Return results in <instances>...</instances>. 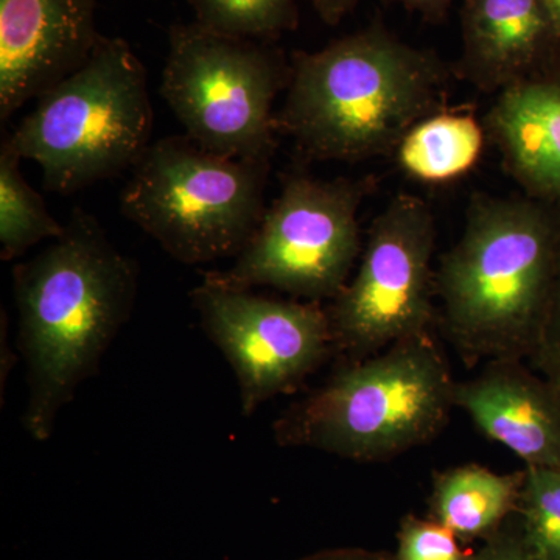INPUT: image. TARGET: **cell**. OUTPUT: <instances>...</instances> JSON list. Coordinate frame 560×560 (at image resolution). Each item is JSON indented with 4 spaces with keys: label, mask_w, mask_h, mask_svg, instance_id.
<instances>
[{
    "label": "cell",
    "mask_w": 560,
    "mask_h": 560,
    "mask_svg": "<svg viewBox=\"0 0 560 560\" xmlns=\"http://www.w3.org/2000/svg\"><path fill=\"white\" fill-rule=\"evenodd\" d=\"M434 248L430 206L396 195L372 221L355 276L327 311L335 352L357 361L430 334L438 323Z\"/></svg>",
    "instance_id": "9c48e42d"
},
{
    "label": "cell",
    "mask_w": 560,
    "mask_h": 560,
    "mask_svg": "<svg viewBox=\"0 0 560 560\" xmlns=\"http://www.w3.org/2000/svg\"><path fill=\"white\" fill-rule=\"evenodd\" d=\"M488 132L471 114L441 113L425 117L397 147L401 171L422 183L459 178L480 161Z\"/></svg>",
    "instance_id": "2e32d148"
},
{
    "label": "cell",
    "mask_w": 560,
    "mask_h": 560,
    "mask_svg": "<svg viewBox=\"0 0 560 560\" xmlns=\"http://www.w3.org/2000/svg\"><path fill=\"white\" fill-rule=\"evenodd\" d=\"M371 179H315L293 173L230 270L205 280L250 290L271 287L319 302L340 294L361 249L359 212Z\"/></svg>",
    "instance_id": "ba28073f"
},
{
    "label": "cell",
    "mask_w": 560,
    "mask_h": 560,
    "mask_svg": "<svg viewBox=\"0 0 560 560\" xmlns=\"http://www.w3.org/2000/svg\"><path fill=\"white\" fill-rule=\"evenodd\" d=\"M97 0H0V120L90 60Z\"/></svg>",
    "instance_id": "8fae6325"
},
{
    "label": "cell",
    "mask_w": 560,
    "mask_h": 560,
    "mask_svg": "<svg viewBox=\"0 0 560 560\" xmlns=\"http://www.w3.org/2000/svg\"><path fill=\"white\" fill-rule=\"evenodd\" d=\"M270 164L160 139L132 167L120 210L180 264L237 257L264 219Z\"/></svg>",
    "instance_id": "8992f818"
},
{
    "label": "cell",
    "mask_w": 560,
    "mask_h": 560,
    "mask_svg": "<svg viewBox=\"0 0 560 560\" xmlns=\"http://www.w3.org/2000/svg\"><path fill=\"white\" fill-rule=\"evenodd\" d=\"M560 39V0H541Z\"/></svg>",
    "instance_id": "4316f807"
},
{
    "label": "cell",
    "mask_w": 560,
    "mask_h": 560,
    "mask_svg": "<svg viewBox=\"0 0 560 560\" xmlns=\"http://www.w3.org/2000/svg\"><path fill=\"white\" fill-rule=\"evenodd\" d=\"M202 329L237 377L243 416L291 393L334 350L319 302L282 301L202 280L190 293Z\"/></svg>",
    "instance_id": "30bf717a"
},
{
    "label": "cell",
    "mask_w": 560,
    "mask_h": 560,
    "mask_svg": "<svg viewBox=\"0 0 560 560\" xmlns=\"http://www.w3.org/2000/svg\"><path fill=\"white\" fill-rule=\"evenodd\" d=\"M300 560H396L378 551L363 550V548H334L305 556Z\"/></svg>",
    "instance_id": "d4e9b609"
},
{
    "label": "cell",
    "mask_w": 560,
    "mask_h": 560,
    "mask_svg": "<svg viewBox=\"0 0 560 560\" xmlns=\"http://www.w3.org/2000/svg\"><path fill=\"white\" fill-rule=\"evenodd\" d=\"M474 552L464 550L459 537L433 518L408 515L397 533L396 560H471Z\"/></svg>",
    "instance_id": "ffe728a7"
},
{
    "label": "cell",
    "mask_w": 560,
    "mask_h": 560,
    "mask_svg": "<svg viewBox=\"0 0 560 560\" xmlns=\"http://www.w3.org/2000/svg\"><path fill=\"white\" fill-rule=\"evenodd\" d=\"M534 370L540 372L547 378L548 385L551 386L552 394H555L560 407V363L541 364V366L534 368Z\"/></svg>",
    "instance_id": "484cf974"
},
{
    "label": "cell",
    "mask_w": 560,
    "mask_h": 560,
    "mask_svg": "<svg viewBox=\"0 0 560 560\" xmlns=\"http://www.w3.org/2000/svg\"><path fill=\"white\" fill-rule=\"evenodd\" d=\"M460 39L453 73L482 92L560 72V39L541 0H463Z\"/></svg>",
    "instance_id": "7c38bea8"
},
{
    "label": "cell",
    "mask_w": 560,
    "mask_h": 560,
    "mask_svg": "<svg viewBox=\"0 0 560 560\" xmlns=\"http://www.w3.org/2000/svg\"><path fill=\"white\" fill-rule=\"evenodd\" d=\"M528 361L533 368H539L541 364L548 363H560V249L555 279H552L547 316H545L544 327H541L539 346H537L536 352Z\"/></svg>",
    "instance_id": "7402d4cb"
},
{
    "label": "cell",
    "mask_w": 560,
    "mask_h": 560,
    "mask_svg": "<svg viewBox=\"0 0 560 560\" xmlns=\"http://www.w3.org/2000/svg\"><path fill=\"white\" fill-rule=\"evenodd\" d=\"M560 249V209L475 194L436 270L438 323L464 363L529 360L539 346Z\"/></svg>",
    "instance_id": "3957f363"
},
{
    "label": "cell",
    "mask_w": 560,
    "mask_h": 560,
    "mask_svg": "<svg viewBox=\"0 0 560 560\" xmlns=\"http://www.w3.org/2000/svg\"><path fill=\"white\" fill-rule=\"evenodd\" d=\"M275 130L308 160L359 162L396 153L425 117L444 110L453 70L436 51L404 43L381 21L291 55Z\"/></svg>",
    "instance_id": "7a4b0ae2"
},
{
    "label": "cell",
    "mask_w": 560,
    "mask_h": 560,
    "mask_svg": "<svg viewBox=\"0 0 560 560\" xmlns=\"http://www.w3.org/2000/svg\"><path fill=\"white\" fill-rule=\"evenodd\" d=\"M482 125L526 197L560 209V72L501 91Z\"/></svg>",
    "instance_id": "5bb4252c"
},
{
    "label": "cell",
    "mask_w": 560,
    "mask_h": 560,
    "mask_svg": "<svg viewBox=\"0 0 560 560\" xmlns=\"http://www.w3.org/2000/svg\"><path fill=\"white\" fill-rule=\"evenodd\" d=\"M517 514L537 558L560 560V469L525 467Z\"/></svg>",
    "instance_id": "d6986e66"
},
{
    "label": "cell",
    "mask_w": 560,
    "mask_h": 560,
    "mask_svg": "<svg viewBox=\"0 0 560 560\" xmlns=\"http://www.w3.org/2000/svg\"><path fill=\"white\" fill-rule=\"evenodd\" d=\"M525 467L499 474L478 466L453 467L434 475L430 518L459 539H488L521 506Z\"/></svg>",
    "instance_id": "9a60e30c"
},
{
    "label": "cell",
    "mask_w": 560,
    "mask_h": 560,
    "mask_svg": "<svg viewBox=\"0 0 560 560\" xmlns=\"http://www.w3.org/2000/svg\"><path fill=\"white\" fill-rule=\"evenodd\" d=\"M456 382L433 335L342 366L275 422L280 447L381 463L433 441L451 420Z\"/></svg>",
    "instance_id": "277c9868"
},
{
    "label": "cell",
    "mask_w": 560,
    "mask_h": 560,
    "mask_svg": "<svg viewBox=\"0 0 560 560\" xmlns=\"http://www.w3.org/2000/svg\"><path fill=\"white\" fill-rule=\"evenodd\" d=\"M471 560H540L523 534L517 512L488 537Z\"/></svg>",
    "instance_id": "44dd1931"
},
{
    "label": "cell",
    "mask_w": 560,
    "mask_h": 560,
    "mask_svg": "<svg viewBox=\"0 0 560 560\" xmlns=\"http://www.w3.org/2000/svg\"><path fill=\"white\" fill-rule=\"evenodd\" d=\"M36 101L7 136L47 190L73 194L132 171L151 145L149 75L119 36L102 35L90 60Z\"/></svg>",
    "instance_id": "5b68a950"
},
{
    "label": "cell",
    "mask_w": 560,
    "mask_h": 560,
    "mask_svg": "<svg viewBox=\"0 0 560 560\" xmlns=\"http://www.w3.org/2000/svg\"><path fill=\"white\" fill-rule=\"evenodd\" d=\"M525 360L488 361L480 374L456 382L453 401L475 425L525 467L560 469V407L551 386Z\"/></svg>",
    "instance_id": "4fadbf2b"
},
{
    "label": "cell",
    "mask_w": 560,
    "mask_h": 560,
    "mask_svg": "<svg viewBox=\"0 0 560 560\" xmlns=\"http://www.w3.org/2000/svg\"><path fill=\"white\" fill-rule=\"evenodd\" d=\"M290 79L275 43L220 35L195 21L168 31L162 98L187 138L220 156L271 161L275 102Z\"/></svg>",
    "instance_id": "52a82bcc"
},
{
    "label": "cell",
    "mask_w": 560,
    "mask_h": 560,
    "mask_svg": "<svg viewBox=\"0 0 560 560\" xmlns=\"http://www.w3.org/2000/svg\"><path fill=\"white\" fill-rule=\"evenodd\" d=\"M195 22L234 38L275 43L300 25L298 0H187Z\"/></svg>",
    "instance_id": "ac0fdd59"
},
{
    "label": "cell",
    "mask_w": 560,
    "mask_h": 560,
    "mask_svg": "<svg viewBox=\"0 0 560 560\" xmlns=\"http://www.w3.org/2000/svg\"><path fill=\"white\" fill-rule=\"evenodd\" d=\"M22 158L9 136L0 143V259L11 261L44 241L61 237L66 224L55 220L43 197L25 180Z\"/></svg>",
    "instance_id": "e0dca14e"
},
{
    "label": "cell",
    "mask_w": 560,
    "mask_h": 560,
    "mask_svg": "<svg viewBox=\"0 0 560 560\" xmlns=\"http://www.w3.org/2000/svg\"><path fill=\"white\" fill-rule=\"evenodd\" d=\"M138 267L120 253L95 217L75 209L61 237L14 265L18 348L27 366L24 423L46 442L62 408L97 372L130 319Z\"/></svg>",
    "instance_id": "6da1fadb"
},
{
    "label": "cell",
    "mask_w": 560,
    "mask_h": 560,
    "mask_svg": "<svg viewBox=\"0 0 560 560\" xmlns=\"http://www.w3.org/2000/svg\"><path fill=\"white\" fill-rule=\"evenodd\" d=\"M389 3H397L411 13L429 22H441L447 18L455 0H386Z\"/></svg>",
    "instance_id": "603a6c76"
},
{
    "label": "cell",
    "mask_w": 560,
    "mask_h": 560,
    "mask_svg": "<svg viewBox=\"0 0 560 560\" xmlns=\"http://www.w3.org/2000/svg\"><path fill=\"white\" fill-rule=\"evenodd\" d=\"M308 2L324 24L335 27L357 9L360 0H308Z\"/></svg>",
    "instance_id": "cb8c5ba5"
}]
</instances>
